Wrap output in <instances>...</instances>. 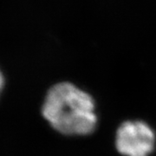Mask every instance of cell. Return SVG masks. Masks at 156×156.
Instances as JSON below:
<instances>
[{
  "instance_id": "1",
  "label": "cell",
  "mask_w": 156,
  "mask_h": 156,
  "mask_svg": "<svg viewBox=\"0 0 156 156\" xmlns=\"http://www.w3.org/2000/svg\"><path fill=\"white\" fill-rule=\"evenodd\" d=\"M42 114L52 128L65 135H88L97 125L93 97L68 82L55 84L49 89Z\"/></svg>"
},
{
  "instance_id": "2",
  "label": "cell",
  "mask_w": 156,
  "mask_h": 156,
  "mask_svg": "<svg viewBox=\"0 0 156 156\" xmlns=\"http://www.w3.org/2000/svg\"><path fill=\"white\" fill-rule=\"evenodd\" d=\"M155 144V134L142 121H127L120 125L115 135L117 151L125 156H148Z\"/></svg>"
},
{
  "instance_id": "3",
  "label": "cell",
  "mask_w": 156,
  "mask_h": 156,
  "mask_svg": "<svg viewBox=\"0 0 156 156\" xmlns=\"http://www.w3.org/2000/svg\"><path fill=\"white\" fill-rule=\"evenodd\" d=\"M3 86H4V77H3L2 73L0 72V92L3 89Z\"/></svg>"
}]
</instances>
